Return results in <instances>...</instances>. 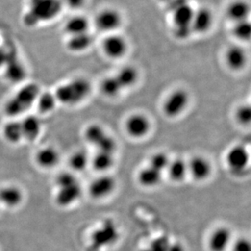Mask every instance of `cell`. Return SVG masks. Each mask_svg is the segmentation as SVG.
I'll use <instances>...</instances> for the list:
<instances>
[{
    "mask_svg": "<svg viewBox=\"0 0 251 251\" xmlns=\"http://www.w3.org/2000/svg\"><path fill=\"white\" fill-rule=\"evenodd\" d=\"M40 92V86L37 83L23 84L5 102L3 112L9 119H17L19 116H24L28 110L34 107Z\"/></svg>",
    "mask_w": 251,
    "mask_h": 251,
    "instance_id": "obj_1",
    "label": "cell"
},
{
    "mask_svg": "<svg viewBox=\"0 0 251 251\" xmlns=\"http://www.w3.org/2000/svg\"><path fill=\"white\" fill-rule=\"evenodd\" d=\"M60 0H28L23 22L26 26H38L52 22L59 17L63 10Z\"/></svg>",
    "mask_w": 251,
    "mask_h": 251,
    "instance_id": "obj_2",
    "label": "cell"
},
{
    "mask_svg": "<svg viewBox=\"0 0 251 251\" xmlns=\"http://www.w3.org/2000/svg\"><path fill=\"white\" fill-rule=\"evenodd\" d=\"M91 85L85 77H75L58 85L54 94L58 103L67 107L78 105L90 95Z\"/></svg>",
    "mask_w": 251,
    "mask_h": 251,
    "instance_id": "obj_3",
    "label": "cell"
},
{
    "mask_svg": "<svg viewBox=\"0 0 251 251\" xmlns=\"http://www.w3.org/2000/svg\"><path fill=\"white\" fill-rule=\"evenodd\" d=\"M2 71L5 79L10 83H22L26 78L28 74L26 66L22 61L17 50L13 47Z\"/></svg>",
    "mask_w": 251,
    "mask_h": 251,
    "instance_id": "obj_4",
    "label": "cell"
},
{
    "mask_svg": "<svg viewBox=\"0 0 251 251\" xmlns=\"http://www.w3.org/2000/svg\"><path fill=\"white\" fill-rule=\"evenodd\" d=\"M189 101L190 96L187 91L182 89L174 90L164 101L163 112L168 117L175 118L186 109Z\"/></svg>",
    "mask_w": 251,
    "mask_h": 251,
    "instance_id": "obj_5",
    "label": "cell"
},
{
    "mask_svg": "<svg viewBox=\"0 0 251 251\" xmlns=\"http://www.w3.org/2000/svg\"><path fill=\"white\" fill-rule=\"evenodd\" d=\"M226 163L232 173L239 175L249 165V152L246 147L241 145L232 147L226 154Z\"/></svg>",
    "mask_w": 251,
    "mask_h": 251,
    "instance_id": "obj_6",
    "label": "cell"
},
{
    "mask_svg": "<svg viewBox=\"0 0 251 251\" xmlns=\"http://www.w3.org/2000/svg\"><path fill=\"white\" fill-rule=\"evenodd\" d=\"M118 237V230L116 225L112 221H108L93 232L91 241L95 248H102L114 244Z\"/></svg>",
    "mask_w": 251,
    "mask_h": 251,
    "instance_id": "obj_7",
    "label": "cell"
},
{
    "mask_svg": "<svg viewBox=\"0 0 251 251\" xmlns=\"http://www.w3.org/2000/svg\"><path fill=\"white\" fill-rule=\"evenodd\" d=\"M116 187V181L112 176L108 174L95 178L89 186V194L93 199H102L112 195Z\"/></svg>",
    "mask_w": 251,
    "mask_h": 251,
    "instance_id": "obj_8",
    "label": "cell"
},
{
    "mask_svg": "<svg viewBox=\"0 0 251 251\" xmlns=\"http://www.w3.org/2000/svg\"><path fill=\"white\" fill-rule=\"evenodd\" d=\"M126 129L132 138H144L151 129V121L143 114H133L126 120Z\"/></svg>",
    "mask_w": 251,
    "mask_h": 251,
    "instance_id": "obj_9",
    "label": "cell"
},
{
    "mask_svg": "<svg viewBox=\"0 0 251 251\" xmlns=\"http://www.w3.org/2000/svg\"><path fill=\"white\" fill-rule=\"evenodd\" d=\"M122 18L120 13L114 9H105L96 16L95 26L105 33H112L121 26Z\"/></svg>",
    "mask_w": 251,
    "mask_h": 251,
    "instance_id": "obj_10",
    "label": "cell"
},
{
    "mask_svg": "<svg viewBox=\"0 0 251 251\" xmlns=\"http://www.w3.org/2000/svg\"><path fill=\"white\" fill-rule=\"evenodd\" d=\"M21 121L23 140L34 142L43 132V124L39 116L33 114H26Z\"/></svg>",
    "mask_w": 251,
    "mask_h": 251,
    "instance_id": "obj_11",
    "label": "cell"
},
{
    "mask_svg": "<svg viewBox=\"0 0 251 251\" xmlns=\"http://www.w3.org/2000/svg\"><path fill=\"white\" fill-rule=\"evenodd\" d=\"M82 195L80 183H74L73 185L57 188L55 195V202L61 207H68L78 201Z\"/></svg>",
    "mask_w": 251,
    "mask_h": 251,
    "instance_id": "obj_12",
    "label": "cell"
},
{
    "mask_svg": "<svg viewBox=\"0 0 251 251\" xmlns=\"http://www.w3.org/2000/svg\"><path fill=\"white\" fill-rule=\"evenodd\" d=\"M102 49L111 59H120L128 50V44L124 37L112 33L103 40Z\"/></svg>",
    "mask_w": 251,
    "mask_h": 251,
    "instance_id": "obj_13",
    "label": "cell"
},
{
    "mask_svg": "<svg viewBox=\"0 0 251 251\" xmlns=\"http://www.w3.org/2000/svg\"><path fill=\"white\" fill-rule=\"evenodd\" d=\"M209 250L211 251H226L232 245V232L225 226L216 227L208 238Z\"/></svg>",
    "mask_w": 251,
    "mask_h": 251,
    "instance_id": "obj_14",
    "label": "cell"
},
{
    "mask_svg": "<svg viewBox=\"0 0 251 251\" xmlns=\"http://www.w3.org/2000/svg\"><path fill=\"white\" fill-rule=\"evenodd\" d=\"M188 164V173L195 180L204 181L210 177L212 166L209 160L202 156H195Z\"/></svg>",
    "mask_w": 251,
    "mask_h": 251,
    "instance_id": "obj_15",
    "label": "cell"
},
{
    "mask_svg": "<svg viewBox=\"0 0 251 251\" xmlns=\"http://www.w3.org/2000/svg\"><path fill=\"white\" fill-rule=\"evenodd\" d=\"M60 159L58 150L51 146L44 147L36 153L35 161L38 166L44 169H50L59 164Z\"/></svg>",
    "mask_w": 251,
    "mask_h": 251,
    "instance_id": "obj_16",
    "label": "cell"
},
{
    "mask_svg": "<svg viewBox=\"0 0 251 251\" xmlns=\"http://www.w3.org/2000/svg\"><path fill=\"white\" fill-rule=\"evenodd\" d=\"M213 22V17L210 10L206 7H201L195 11L193 17V32L198 33H206L210 29Z\"/></svg>",
    "mask_w": 251,
    "mask_h": 251,
    "instance_id": "obj_17",
    "label": "cell"
},
{
    "mask_svg": "<svg viewBox=\"0 0 251 251\" xmlns=\"http://www.w3.org/2000/svg\"><path fill=\"white\" fill-rule=\"evenodd\" d=\"M24 199L22 190L15 185H8L0 189V204L13 208L19 206Z\"/></svg>",
    "mask_w": 251,
    "mask_h": 251,
    "instance_id": "obj_18",
    "label": "cell"
},
{
    "mask_svg": "<svg viewBox=\"0 0 251 251\" xmlns=\"http://www.w3.org/2000/svg\"><path fill=\"white\" fill-rule=\"evenodd\" d=\"M93 36L89 32L69 36L66 40V48L74 53L83 52L92 45Z\"/></svg>",
    "mask_w": 251,
    "mask_h": 251,
    "instance_id": "obj_19",
    "label": "cell"
},
{
    "mask_svg": "<svg viewBox=\"0 0 251 251\" xmlns=\"http://www.w3.org/2000/svg\"><path fill=\"white\" fill-rule=\"evenodd\" d=\"M89 27L90 22L85 16L75 15L67 20L64 25V31L69 37L89 32Z\"/></svg>",
    "mask_w": 251,
    "mask_h": 251,
    "instance_id": "obj_20",
    "label": "cell"
},
{
    "mask_svg": "<svg viewBox=\"0 0 251 251\" xmlns=\"http://www.w3.org/2000/svg\"><path fill=\"white\" fill-rule=\"evenodd\" d=\"M2 136L8 143L18 144L23 140L21 121L17 119H9L2 126Z\"/></svg>",
    "mask_w": 251,
    "mask_h": 251,
    "instance_id": "obj_21",
    "label": "cell"
},
{
    "mask_svg": "<svg viewBox=\"0 0 251 251\" xmlns=\"http://www.w3.org/2000/svg\"><path fill=\"white\" fill-rule=\"evenodd\" d=\"M225 60L230 69L237 71L246 65L247 54L239 46H232L225 54Z\"/></svg>",
    "mask_w": 251,
    "mask_h": 251,
    "instance_id": "obj_22",
    "label": "cell"
},
{
    "mask_svg": "<svg viewBox=\"0 0 251 251\" xmlns=\"http://www.w3.org/2000/svg\"><path fill=\"white\" fill-rule=\"evenodd\" d=\"M163 173L148 166L142 168L138 174V180L143 187L154 188L162 181Z\"/></svg>",
    "mask_w": 251,
    "mask_h": 251,
    "instance_id": "obj_23",
    "label": "cell"
},
{
    "mask_svg": "<svg viewBox=\"0 0 251 251\" xmlns=\"http://www.w3.org/2000/svg\"><path fill=\"white\" fill-rule=\"evenodd\" d=\"M58 105L56 97L54 92L50 91H42L38 95L36 100L35 106L39 113L42 115H48L55 111Z\"/></svg>",
    "mask_w": 251,
    "mask_h": 251,
    "instance_id": "obj_24",
    "label": "cell"
},
{
    "mask_svg": "<svg viewBox=\"0 0 251 251\" xmlns=\"http://www.w3.org/2000/svg\"><path fill=\"white\" fill-rule=\"evenodd\" d=\"M251 8L249 4L242 0H237L232 2L227 8V17L235 23L248 20Z\"/></svg>",
    "mask_w": 251,
    "mask_h": 251,
    "instance_id": "obj_25",
    "label": "cell"
},
{
    "mask_svg": "<svg viewBox=\"0 0 251 251\" xmlns=\"http://www.w3.org/2000/svg\"><path fill=\"white\" fill-rule=\"evenodd\" d=\"M168 175L174 182H181L188 174V164L182 159H176L170 161L167 168Z\"/></svg>",
    "mask_w": 251,
    "mask_h": 251,
    "instance_id": "obj_26",
    "label": "cell"
},
{
    "mask_svg": "<svg viewBox=\"0 0 251 251\" xmlns=\"http://www.w3.org/2000/svg\"><path fill=\"white\" fill-rule=\"evenodd\" d=\"M114 76H116V78L124 90L135 85L138 79V73L134 67L128 65L121 68L118 73Z\"/></svg>",
    "mask_w": 251,
    "mask_h": 251,
    "instance_id": "obj_27",
    "label": "cell"
},
{
    "mask_svg": "<svg viewBox=\"0 0 251 251\" xmlns=\"http://www.w3.org/2000/svg\"><path fill=\"white\" fill-rule=\"evenodd\" d=\"M172 13L174 26H191L195 10L189 3L183 5Z\"/></svg>",
    "mask_w": 251,
    "mask_h": 251,
    "instance_id": "obj_28",
    "label": "cell"
},
{
    "mask_svg": "<svg viewBox=\"0 0 251 251\" xmlns=\"http://www.w3.org/2000/svg\"><path fill=\"white\" fill-rule=\"evenodd\" d=\"M90 163L92 164L95 170L104 173L114 166L115 158H114V154L97 151V153L93 157Z\"/></svg>",
    "mask_w": 251,
    "mask_h": 251,
    "instance_id": "obj_29",
    "label": "cell"
},
{
    "mask_svg": "<svg viewBox=\"0 0 251 251\" xmlns=\"http://www.w3.org/2000/svg\"><path fill=\"white\" fill-rule=\"evenodd\" d=\"M107 133L102 126L98 124H91L88 126L84 131V138L86 142L96 147Z\"/></svg>",
    "mask_w": 251,
    "mask_h": 251,
    "instance_id": "obj_30",
    "label": "cell"
},
{
    "mask_svg": "<svg viewBox=\"0 0 251 251\" xmlns=\"http://www.w3.org/2000/svg\"><path fill=\"white\" fill-rule=\"evenodd\" d=\"M69 167L76 172H82L90 164L88 154L82 151H77L72 154L69 159Z\"/></svg>",
    "mask_w": 251,
    "mask_h": 251,
    "instance_id": "obj_31",
    "label": "cell"
},
{
    "mask_svg": "<svg viewBox=\"0 0 251 251\" xmlns=\"http://www.w3.org/2000/svg\"><path fill=\"white\" fill-rule=\"evenodd\" d=\"M123 90L116 76H107L101 82V91L107 97H115Z\"/></svg>",
    "mask_w": 251,
    "mask_h": 251,
    "instance_id": "obj_32",
    "label": "cell"
},
{
    "mask_svg": "<svg viewBox=\"0 0 251 251\" xmlns=\"http://www.w3.org/2000/svg\"><path fill=\"white\" fill-rule=\"evenodd\" d=\"M232 33L239 40L249 41L251 36V25L249 20L236 22Z\"/></svg>",
    "mask_w": 251,
    "mask_h": 251,
    "instance_id": "obj_33",
    "label": "cell"
},
{
    "mask_svg": "<svg viewBox=\"0 0 251 251\" xmlns=\"http://www.w3.org/2000/svg\"><path fill=\"white\" fill-rule=\"evenodd\" d=\"M170 161L168 154L164 152H157L152 154V156L150 158L149 166L161 173H164V171L167 170Z\"/></svg>",
    "mask_w": 251,
    "mask_h": 251,
    "instance_id": "obj_34",
    "label": "cell"
},
{
    "mask_svg": "<svg viewBox=\"0 0 251 251\" xmlns=\"http://www.w3.org/2000/svg\"><path fill=\"white\" fill-rule=\"evenodd\" d=\"M95 147L97 148V151L114 154L117 148V144H116V140L114 139L112 136L107 134L106 137Z\"/></svg>",
    "mask_w": 251,
    "mask_h": 251,
    "instance_id": "obj_35",
    "label": "cell"
},
{
    "mask_svg": "<svg viewBox=\"0 0 251 251\" xmlns=\"http://www.w3.org/2000/svg\"><path fill=\"white\" fill-rule=\"evenodd\" d=\"M170 244L166 237H159L153 240L146 248L142 251H167Z\"/></svg>",
    "mask_w": 251,
    "mask_h": 251,
    "instance_id": "obj_36",
    "label": "cell"
},
{
    "mask_svg": "<svg viewBox=\"0 0 251 251\" xmlns=\"http://www.w3.org/2000/svg\"><path fill=\"white\" fill-rule=\"evenodd\" d=\"M235 116L238 123L243 126H248L251 121V106L249 104H245L238 107Z\"/></svg>",
    "mask_w": 251,
    "mask_h": 251,
    "instance_id": "obj_37",
    "label": "cell"
},
{
    "mask_svg": "<svg viewBox=\"0 0 251 251\" xmlns=\"http://www.w3.org/2000/svg\"><path fill=\"white\" fill-rule=\"evenodd\" d=\"M78 180L73 173L64 172V173H59V175L57 176L56 179H55V185H56L57 188L63 187L66 185H73Z\"/></svg>",
    "mask_w": 251,
    "mask_h": 251,
    "instance_id": "obj_38",
    "label": "cell"
},
{
    "mask_svg": "<svg viewBox=\"0 0 251 251\" xmlns=\"http://www.w3.org/2000/svg\"><path fill=\"white\" fill-rule=\"evenodd\" d=\"M232 251H251V242L246 237H240L232 246Z\"/></svg>",
    "mask_w": 251,
    "mask_h": 251,
    "instance_id": "obj_39",
    "label": "cell"
},
{
    "mask_svg": "<svg viewBox=\"0 0 251 251\" xmlns=\"http://www.w3.org/2000/svg\"><path fill=\"white\" fill-rule=\"evenodd\" d=\"M193 32L192 26H174L173 33L178 39H187Z\"/></svg>",
    "mask_w": 251,
    "mask_h": 251,
    "instance_id": "obj_40",
    "label": "cell"
},
{
    "mask_svg": "<svg viewBox=\"0 0 251 251\" xmlns=\"http://www.w3.org/2000/svg\"><path fill=\"white\" fill-rule=\"evenodd\" d=\"M63 6L71 8V9H80L85 4V0H60Z\"/></svg>",
    "mask_w": 251,
    "mask_h": 251,
    "instance_id": "obj_41",
    "label": "cell"
},
{
    "mask_svg": "<svg viewBox=\"0 0 251 251\" xmlns=\"http://www.w3.org/2000/svg\"><path fill=\"white\" fill-rule=\"evenodd\" d=\"M12 47L6 48L4 46H0V70H2L4 67L6 62H7L8 56H9L10 51Z\"/></svg>",
    "mask_w": 251,
    "mask_h": 251,
    "instance_id": "obj_42",
    "label": "cell"
},
{
    "mask_svg": "<svg viewBox=\"0 0 251 251\" xmlns=\"http://www.w3.org/2000/svg\"><path fill=\"white\" fill-rule=\"evenodd\" d=\"M187 3H189L188 0H169L167 2V7L169 12H173L183 5L187 4Z\"/></svg>",
    "mask_w": 251,
    "mask_h": 251,
    "instance_id": "obj_43",
    "label": "cell"
},
{
    "mask_svg": "<svg viewBox=\"0 0 251 251\" xmlns=\"http://www.w3.org/2000/svg\"><path fill=\"white\" fill-rule=\"evenodd\" d=\"M167 251H185V248L180 242H170Z\"/></svg>",
    "mask_w": 251,
    "mask_h": 251,
    "instance_id": "obj_44",
    "label": "cell"
},
{
    "mask_svg": "<svg viewBox=\"0 0 251 251\" xmlns=\"http://www.w3.org/2000/svg\"><path fill=\"white\" fill-rule=\"evenodd\" d=\"M159 1H160V2H168V1H169V0H159Z\"/></svg>",
    "mask_w": 251,
    "mask_h": 251,
    "instance_id": "obj_45",
    "label": "cell"
}]
</instances>
